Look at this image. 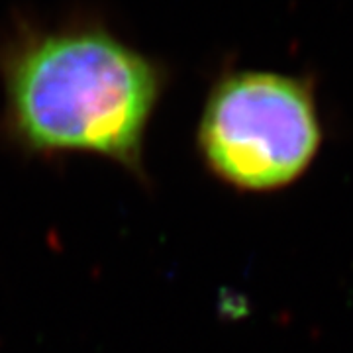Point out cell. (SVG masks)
Wrapping results in <instances>:
<instances>
[{
    "mask_svg": "<svg viewBox=\"0 0 353 353\" xmlns=\"http://www.w3.org/2000/svg\"><path fill=\"white\" fill-rule=\"evenodd\" d=\"M157 65L102 30L26 39L4 63L14 136L34 152H87L141 173L161 94Z\"/></svg>",
    "mask_w": 353,
    "mask_h": 353,
    "instance_id": "obj_1",
    "label": "cell"
},
{
    "mask_svg": "<svg viewBox=\"0 0 353 353\" xmlns=\"http://www.w3.org/2000/svg\"><path fill=\"white\" fill-rule=\"evenodd\" d=\"M324 141L314 90L290 75L240 71L218 81L199 122L210 173L241 192H277L312 167Z\"/></svg>",
    "mask_w": 353,
    "mask_h": 353,
    "instance_id": "obj_2",
    "label": "cell"
}]
</instances>
